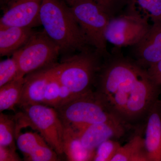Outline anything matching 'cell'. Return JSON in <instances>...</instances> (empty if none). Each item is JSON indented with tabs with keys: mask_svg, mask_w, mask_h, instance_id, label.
<instances>
[{
	"mask_svg": "<svg viewBox=\"0 0 161 161\" xmlns=\"http://www.w3.org/2000/svg\"><path fill=\"white\" fill-rule=\"evenodd\" d=\"M64 154L69 161H93L95 151L86 149L82 145L77 130L64 125Z\"/></svg>",
	"mask_w": 161,
	"mask_h": 161,
	"instance_id": "2e32d148",
	"label": "cell"
},
{
	"mask_svg": "<svg viewBox=\"0 0 161 161\" xmlns=\"http://www.w3.org/2000/svg\"><path fill=\"white\" fill-rule=\"evenodd\" d=\"M148 14L153 23L161 22V0H132Z\"/></svg>",
	"mask_w": 161,
	"mask_h": 161,
	"instance_id": "603a6c76",
	"label": "cell"
},
{
	"mask_svg": "<svg viewBox=\"0 0 161 161\" xmlns=\"http://www.w3.org/2000/svg\"><path fill=\"white\" fill-rule=\"evenodd\" d=\"M55 109L63 125L75 129L120 119L110 111L95 91L72 98Z\"/></svg>",
	"mask_w": 161,
	"mask_h": 161,
	"instance_id": "5b68a950",
	"label": "cell"
},
{
	"mask_svg": "<svg viewBox=\"0 0 161 161\" xmlns=\"http://www.w3.org/2000/svg\"><path fill=\"white\" fill-rule=\"evenodd\" d=\"M17 122L15 115L0 114V146L16 149Z\"/></svg>",
	"mask_w": 161,
	"mask_h": 161,
	"instance_id": "d6986e66",
	"label": "cell"
},
{
	"mask_svg": "<svg viewBox=\"0 0 161 161\" xmlns=\"http://www.w3.org/2000/svg\"><path fill=\"white\" fill-rule=\"evenodd\" d=\"M70 7L90 45L101 56H107L105 32L112 18L92 0H75Z\"/></svg>",
	"mask_w": 161,
	"mask_h": 161,
	"instance_id": "52a82bcc",
	"label": "cell"
},
{
	"mask_svg": "<svg viewBox=\"0 0 161 161\" xmlns=\"http://www.w3.org/2000/svg\"><path fill=\"white\" fill-rule=\"evenodd\" d=\"M60 54L59 47L44 30L35 31L28 41L12 55L19 68L18 78L54 65Z\"/></svg>",
	"mask_w": 161,
	"mask_h": 161,
	"instance_id": "8992f818",
	"label": "cell"
},
{
	"mask_svg": "<svg viewBox=\"0 0 161 161\" xmlns=\"http://www.w3.org/2000/svg\"><path fill=\"white\" fill-rule=\"evenodd\" d=\"M145 146L149 161H161V100L158 99L147 115Z\"/></svg>",
	"mask_w": 161,
	"mask_h": 161,
	"instance_id": "4fadbf2b",
	"label": "cell"
},
{
	"mask_svg": "<svg viewBox=\"0 0 161 161\" xmlns=\"http://www.w3.org/2000/svg\"><path fill=\"white\" fill-rule=\"evenodd\" d=\"M134 46L135 61L146 69L161 60V22L153 23Z\"/></svg>",
	"mask_w": 161,
	"mask_h": 161,
	"instance_id": "7c38bea8",
	"label": "cell"
},
{
	"mask_svg": "<svg viewBox=\"0 0 161 161\" xmlns=\"http://www.w3.org/2000/svg\"><path fill=\"white\" fill-rule=\"evenodd\" d=\"M161 86L135 60L112 57L102 64L95 91L108 108L127 125L147 116Z\"/></svg>",
	"mask_w": 161,
	"mask_h": 161,
	"instance_id": "6da1fadb",
	"label": "cell"
},
{
	"mask_svg": "<svg viewBox=\"0 0 161 161\" xmlns=\"http://www.w3.org/2000/svg\"><path fill=\"white\" fill-rule=\"evenodd\" d=\"M50 67L32 72L24 77L23 92L18 105L21 108L30 105L43 104L51 77Z\"/></svg>",
	"mask_w": 161,
	"mask_h": 161,
	"instance_id": "5bb4252c",
	"label": "cell"
},
{
	"mask_svg": "<svg viewBox=\"0 0 161 161\" xmlns=\"http://www.w3.org/2000/svg\"><path fill=\"white\" fill-rule=\"evenodd\" d=\"M16 149L11 147L0 146V161H21Z\"/></svg>",
	"mask_w": 161,
	"mask_h": 161,
	"instance_id": "d4e9b609",
	"label": "cell"
},
{
	"mask_svg": "<svg viewBox=\"0 0 161 161\" xmlns=\"http://www.w3.org/2000/svg\"><path fill=\"white\" fill-rule=\"evenodd\" d=\"M15 115L16 136L24 128L36 130L59 156L64 154V125L54 108L37 104L21 108Z\"/></svg>",
	"mask_w": 161,
	"mask_h": 161,
	"instance_id": "277c9868",
	"label": "cell"
},
{
	"mask_svg": "<svg viewBox=\"0 0 161 161\" xmlns=\"http://www.w3.org/2000/svg\"><path fill=\"white\" fill-rule=\"evenodd\" d=\"M100 6L111 18L125 4H128L130 0H92Z\"/></svg>",
	"mask_w": 161,
	"mask_h": 161,
	"instance_id": "cb8c5ba5",
	"label": "cell"
},
{
	"mask_svg": "<svg viewBox=\"0 0 161 161\" xmlns=\"http://www.w3.org/2000/svg\"><path fill=\"white\" fill-rule=\"evenodd\" d=\"M51 67V77L47 87L43 104L57 109L60 105V83L52 73Z\"/></svg>",
	"mask_w": 161,
	"mask_h": 161,
	"instance_id": "ffe728a7",
	"label": "cell"
},
{
	"mask_svg": "<svg viewBox=\"0 0 161 161\" xmlns=\"http://www.w3.org/2000/svg\"><path fill=\"white\" fill-rule=\"evenodd\" d=\"M112 161H149L144 138L134 136L121 146Z\"/></svg>",
	"mask_w": 161,
	"mask_h": 161,
	"instance_id": "e0dca14e",
	"label": "cell"
},
{
	"mask_svg": "<svg viewBox=\"0 0 161 161\" xmlns=\"http://www.w3.org/2000/svg\"><path fill=\"white\" fill-rule=\"evenodd\" d=\"M40 18L43 30L66 58L89 50L90 43L65 0H43Z\"/></svg>",
	"mask_w": 161,
	"mask_h": 161,
	"instance_id": "7a4b0ae2",
	"label": "cell"
},
{
	"mask_svg": "<svg viewBox=\"0 0 161 161\" xmlns=\"http://www.w3.org/2000/svg\"><path fill=\"white\" fill-rule=\"evenodd\" d=\"M147 69L153 82L161 86V60L151 65Z\"/></svg>",
	"mask_w": 161,
	"mask_h": 161,
	"instance_id": "484cf974",
	"label": "cell"
},
{
	"mask_svg": "<svg viewBox=\"0 0 161 161\" xmlns=\"http://www.w3.org/2000/svg\"><path fill=\"white\" fill-rule=\"evenodd\" d=\"M121 145L115 139H109L101 144L95 150L94 161H112Z\"/></svg>",
	"mask_w": 161,
	"mask_h": 161,
	"instance_id": "44dd1931",
	"label": "cell"
},
{
	"mask_svg": "<svg viewBox=\"0 0 161 161\" xmlns=\"http://www.w3.org/2000/svg\"><path fill=\"white\" fill-rule=\"evenodd\" d=\"M126 125L120 119H115L75 129L84 147L95 151L103 142L122 137L125 132Z\"/></svg>",
	"mask_w": 161,
	"mask_h": 161,
	"instance_id": "30bf717a",
	"label": "cell"
},
{
	"mask_svg": "<svg viewBox=\"0 0 161 161\" xmlns=\"http://www.w3.org/2000/svg\"><path fill=\"white\" fill-rule=\"evenodd\" d=\"M126 12L110 19L105 32L107 42L117 47L135 46L145 36L151 25L148 16H143L135 8L132 0Z\"/></svg>",
	"mask_w": 161,
	"mask_h": 161,
	"instance_id": "ba28073f",
	"label": "cell"
},
{
	"mask_svg": "<svg viewBox=\"0 0 161 161\" xmlns=\"http://www.w3.org/2000/svg\"><path fill=\"white\" fill-rule=\"evenodd\" d=\"M1 1V4L3 6V8L7 5V3H9L10 0H0Z\"/></svg>",
	"mask_w": 161,
	"mask_h": 161,
	"instance_id": "4316f807",
	"label": "cell"
},
{
	"mask_svg": "<svg viewBox=\"0 0 161 161\" xmlns=\"http://www.w3.org/2000/svg\"><path fill=\"white\" fill-rule=\"evenodd\" d=\"M24 83V78H16L0 87V112L14 110L21 99Z\"/></svg>",
	"mask_w": 161,
	"mask_h": 161,
	"instance_id": "ac0fdd59",
	"label": "cell"
},
{
	"mask_svg": "<svg viewBox=\"0 0 161 161\" xmlns=\"http://www.w3.org/2000/svg\"><path fill=\"white\" fill-rule=\"evenodd\" d=\"M89 49L70 56L51 67L52 73L74 98L93 91L101 68L100 57Z\"/></svg>",
	"mask_w": 161,
	"mask_h": 161,
	"instance_id": "3957f363",
	"label": "cell"
},
{
	"mask_svg": "<svg viewBox=\"0 0 161 161\" xmlns=\"http://www.w3.org/2000/svg\"><path fill=\"white\" fill-rule=\"evenodd\" d=\"M43 0H10L4 8L0 24L33 27L41 25L40 11Z\"/></svg>",
	"mask_w": 161,
	"mask_h": 161,
	"instance_id": "9c48e42d",
	"label": "cell"
},
{
	"mask_svg": "<svg viewBox=\"0 0 161 161\" xmlns=\"http://www.w3.org/2000/svg\"><path fill=\"white\" fill-rule=\"evenodd\" d=\"M17 147L27 161H60L59 155L42 136L37 132H19L16 136Z\"/></svg>",
	"mask_w": 161,
	"mask_h": 161,
	"instance_id": "8fae6325",
	"label": "cell"
},
{
	"mask_svg": "<svg viewBox=\"0 0 161 161\" xmlns=\"http://www.w3.org/2000/svg\"><path fill=\"white\" fill-rule=\"evenodd\" d=\"M33 28L0 24V55H13L28 41L35 32Z\"/></svg>",
	"mask_w": 161,
	"mask_h": 161,
	"instance_id": "9a60e30c",
	"label": "cell"
},
{
	"mask_svg": "<svg viewBox=\"0 0 161 161\" xmlns=\"http://www.w3.org/2000/svg\"><path fill=\"white\" fill-rule=\"evenodd\" d=\"M65 1H66L67 4H68L69 6H70L71 5L74 3L75 0H65Z\"/></svg>",
	"mask_w": 161,
	"mask_h": 161,
	"instance_id": "83f0119b",
	"label": "cell"
},
{
	"mask_svg": "<svg viewBox=\"0 0 161 161\" xmlns=\"http://www.w3.org/2000/svg\"><path fill=\"white\" fill-rule=\"evenodd\" d=\"M19 68L13 58H8L0 62V87L18 78Z\"/></svg>",
	"mask_w": 161,
	"mask_h": 161,
	"instance_id": "7402d4cb",
	"label": "cell"
}]
</instances>
